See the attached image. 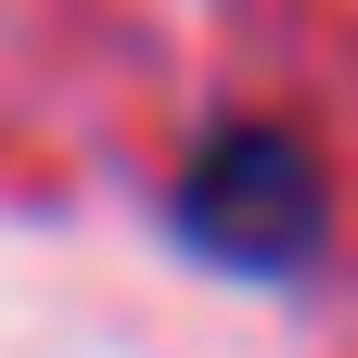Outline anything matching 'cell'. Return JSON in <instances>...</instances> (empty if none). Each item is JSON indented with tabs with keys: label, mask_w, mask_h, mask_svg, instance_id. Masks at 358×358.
Here are the masks:
<instances>
[{
	"label": "cell",
	"mask_w": 358,
	"mask_h": 358,
	"mask_svg": "<svg viewBox=\"0 0 358 358\" xmlns=\"http://www.w3.org/2000/svg\"><path fill=\"white\" fill-rule=\"evenodd\" d=\"M320 217H333V192H320V154L294 128H217L179 166V231L217 268H307Z\"/></svg>",
	"instance_id": "1"
}]
</instances>
